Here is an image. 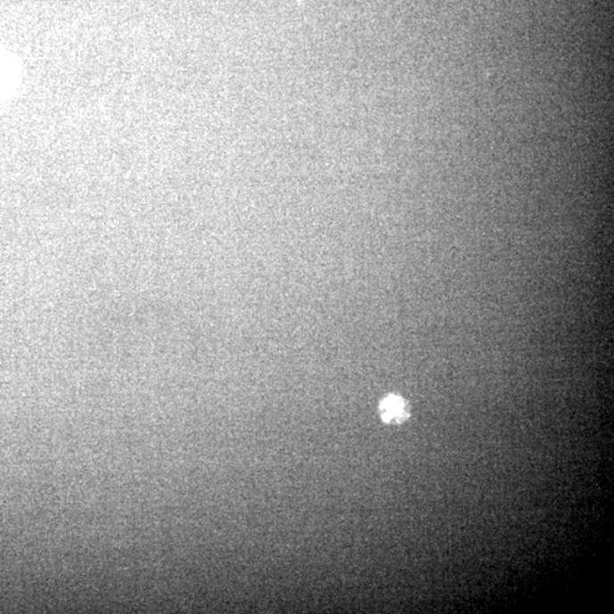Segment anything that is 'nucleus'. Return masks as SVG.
I'll return each instance as SVG.
<instances>
[{
	"label": "nucleus",
	"mask_w": 614,
	"mask_h": 614,
	"mask_svg": "<svg viewBox=\"0 0 614 614\" xmlns=\"http://www.w3.org/2000/svg\"><path fill=\"white\" fill-rule=\"evenodd\" d=\"M379 412L383 422L399 424L406 422L410 416L409 404L398 395H387L379 405Z\"/></svg>",
	"instance_id": "nucleus-1"
}]
</instances>
